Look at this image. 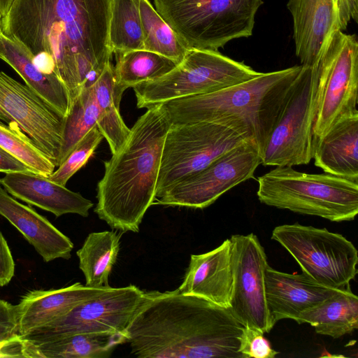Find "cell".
Listing matches in <instances>:
<instances>
[{
    "label": "cell",
    "instance_id": "cell-1",
    "mask_svg": "<svg viewBox=\"0 0 358 358\" xmlns=\"http://www.w3.org/2000/svg\"><path fill=\"white\" fill-rule=\"evenodd\" d=\"M112 1L13 0L1 32L21 44L41 71L57 76L72 103L111 62Z\"/></svg>",
    "mask_w": 358,
    "mask_h": 358
},
{
    "label": "cell",
    "instance_id": "cell-2",
    "mask_svg": "<svg viewBox=\"0 0 358 358\" xmlns=\"http://www.w3.org/2000/svg\"><path fill=\"white\" fill-rule=\"evenodd\" d=\"M243 327L229 308L204 298L178 289L144 292L127 343L140 358H243Z\"/></svg>",
    "mask_w": 358,
    "mask_h": 358
},
{
    "label": "cell",
    "instance_id": "cell-3",
    "mask_svg": "<svg viewBox=\"0 0 358 358\" xmlns=\"http://www.w3.org/2000/svg\"><path fill=\"white\" fill-rule=\"evenodd\" d=\"M171 125L163 104L147 108L130 129L123 146L104 162L94 212L112 229L139 231L156 199L162 149Z\"/></svg>",
    "mask_w": 358,
    "mask_h": 358
},
{
    "label": "cell",
    "instance_id": "cell-4",
    "mask_svg": "<svg viewBox=\"0 0 358 358\" xmlns=\"http://www.w3.org/2000/svg\"><path fill=\"white\" fill-rule=\"evenodd\" d=\"M303 65L261 73L215 92L162 103L171 124L220 123L247 135L262 152Z\"/></svg>",
    "mask_w": 358,
    "mask_h": 358
},
{
    "label": "cell",
    "instance_id": "cell-5",
    "mask_svg": "<svg viewBox=\"0 0 358 358\" xmlns=\"http://www.w3.org/2000/svg\"><path fill=\"white\" fill-rule=\"evenodd\" d=\"M257 182L258 199L266 206L338 222L353 220L358 213V179L285 166H275Z\"/></svg>",
    "mask_w": 358,
    "mask_h": 358
},
{
    "label": "cell",
    "instance_id": "cell-6",
    "mask_svg": "<svg viewBox=\"0 0 358 358\" xmlns=\"http://www.w3.org/2000/svg\"><path fill=\"white\" fill-rule=\"evenodd\" d=\"M155 10L188 48L217 50L252 34L262 0H154Z\"/></svg>",
    "mask_w": 358,
    "mask_h": 358
},
{
    "label": "cell",
    "instance_id": "cell-7",
    "mask_svg": "<svg viewBox=\"0 0 358 358\" xmlns=\"http://www.w3.org/2000/svg\"><path fill=\"white\" fill-rule=\"evenodd\" d=\"M261 73L218 50L190 48L171 71L133 89L137 107L148 108L171 100L220 90Z\"/></svg>",
    "mask_w": 358,
    "mask_h": 358
},
{
    "label": "cell",
    "instance_id": "cell-8",
    "mask_svg": "<svg viewBox=\"0 0 358 358\" xmlns=\"http://www.w3.org/2000/svg\"><path fill=\"white\" fill-rule=\"evenodd\" d=\"M250 139L240 131L215 122L171 124L164 142L156 199Z\"/></svg>",
    "mask_w": 358,
    "mask_h": 358
},
{
    "label": "cell",
    "instance_id": "cell-9",
    "mask_svg": "<svg viewBox=\"0 0 358 358\" xmlns=\"http://www.w3.org/2000/svg\"><path fill=\"white\" fill-rule=\"evenodd\" d=\"M313 143L334 124L358 114V42L338 31L316 65Z\"/></svg>",
    "mask_w": 358,
    "mask_h": 358
},
{
    "label": "cell",
    "instance_id": "cell-10",
    "mask_svg": "<svg viewBox=\"0 0 358 358\" xmlns=\"http://www.w3.org/2000/svg\"><path fill=\"white\" fill-rule=\"evenodd\" d=\"M271 239L292 255L303 273L325 286L344 288L357 273V250L340 234L294 223L275 227Z\"/></svg>",
    "mask_w": 358,
    "mask_h": 358
},
{
    "label": "cell",
    "instance_id": "cell-11",
    "mask_svg": "<svg viewBox=\"0 0 358 358\" xmlns=\"http://www.w3.org/2000/svg\"><path fill=\"white\" fill-rule=\"evenodd\" d=\"M316 83V66H303L261 152V164L294 166L313 159Z\"/></svg>",
    "mask_w": 358,
    "mask_h": 358
},
{
    "label": "cell",
    "instance_id": "cell-12",
    "mask_svg": "<svg viewBox=\"0 0 358 358\" xmlns=\"http://www.w3.org/2000/svg\"><path fill=\"white\" fill-rule=\"evenodd\" d=\"M259 164L261 155L257 143L247 140L172 186L154 204L205 208L227 191L253 178Z\"/></svg>",
    "mask_w": 358,
    "mask_h": 358
},
{
    "label": "cell",
    "instance_id": "cell-13",
    "mask_svg": "<svg viewBox=\"0 0 358 358\" xmlns=\"http://www.w3.org/2000/svg\"><path fill=\"white\" fill-rule=\"evenodd\" d=\"M143 294L144 291L134 285L110 287L49 324L17 336L24 341L38 343L76 334L111 332L128 336L127 328Z\"/></svg>",
    "mask_w": 358,
    "mask_h": 358
},
{
    "label": "cell",
    "instance_id": "cell-14",
    "mask_svg": "<svg viewBox=\"0 0 358 358\" xmlns=\"http://www.w3.org/2000/svg\"><path fill=\"white\" fill-rule=\"evenodd\" d=\"M230 240L234 281L229 310L243 326L268 333L275 322L266 299L264 248L253 233L233 235Z\"/></svg>",
    "mask_w": 358,
    "mask_h": 358
},
{
    "label": "cell",
    "instance_id": "cell-15",
    "mask_svg": "<svg viewBox=\"0 0 358 358\" xmlns=\"http://www.w3.org/2000/svg\"><path fill=\"white\" fill-rule=\"evenodd\" d=\"M0 122L19 128L56 167L65 117L3 71H0Z\"/></svg>",
    "mask_w": 358,
    "mask_h": 358
},
{
    "label": "cell",
    "instance_id": "cell-16",
    "mask_svg": "<svg viewBox=\"0 0 358 358\" xmlns=\"http://www.w3.org/2000/svg\"><path fill=\"white\" fill-rule=\"evenodd\" d=\"M295 52L301 64H317L336 32L358 20L357 0H289Z\"/></svg>",
    "mask_w": 358,
    "mask_h": 358
},
{
    "label": "cell",
    "instance_id": "cell-17",
    "mask_svg": "<svg viewBox=\"0 0 358 358\" xmlns=\"http://www.w3.org/2000/svg\"><path fill=\"white\" fill-rule=\"evenodd\" d=\"M265 294L268 310L276 323L283 319L296 321L305 310L341 291L322 285L304 273H287L266 266Z\"/></svg>",
    "mask_w": 358,
    "mask_h": 358
},
{
    "label": "cell",
    "instance_id": "cell-18",
    "mask_svg": "<svg viewBox=\"0 0 358 358\" xmlns=\"http://www.w3.org/2000/svg\"><path fill=\"white\" fill-rule=\"evenodd\" d=\"M0 185L13 197L50 212L56 217L73 213L84 217L94 203L80 193L33 171L7 173Z\"/></svg>",
    "mask_w": 358,
    "mask_h": 358
},
{
    "label": "cell",
    "instance_id": "cell-19",
    "mask_svg": "<svg viewBox=\"0 0 358 358\" xmlns=\"http://www.w3.org/2000/svg\"><path fill=\"white\" fill-rule=\"evenodd\" d=\"M233 281L231 242L228 238L213 250L192 255L183 281L177 289L229 308Z\"/></svg>",
    "mask_w": 358,
    "mask_h": 358
},
{
    "label": "cell",
    "instance_id": "cell-20",
    "mask_svg": "<svg viewBox=\"0 0 358 358\" xmlns=\"http://www.w3.org/2000/svg\"><path fill=\"white\" fill-rule=\"evenodd\" d=\"M109 287H92L76 282L60 289L27 292L16 305L17 335L24 336L49 324Z\"/></svg>",
    "mask_w": 358,
    "mask_h": 358
},
{
    "label": "cell",
    "instance_id": "cell-21",
    "mask_svg": "<svg viewBox=\"0 0 358 358\" xmlns=\"http://www.w3.org/2000/svg\"><path fill=\"white\" fill-rule=\"evenodd\" d=\"M0 215L13 225L45 262L70 259L73 243L46 217L17 201L0 185Z\"/></svg>",
    "mask_w": 358,
    "mask_h": 358
},
{
    "label": "cell",
    "instance_id": "cell-22",
    "mask_svg": "<svg viewBox=\"0 0 358 358\" xmlns=\"http://www.w3.org/2000/svg\"><path fill=\"white\" fill-rule=\"evenodd\" d=\"M313 159L324 173L358 179V114L339 120L314 141Z\"/></svg>",
    "mask_w": 358,
    "mask_h": 358
},
{
    "label": "cell",
    "instance_id": "cell-23",
    "mask_svg": "<svg viewBox=\"0 0 358 358\" xmlns=\"http://www.w3.org/2000/svg\"><path fill=\"white\" fill-rule=\"evenodd\" d=\"M17 337L21 357L27 358H108L128 341L127 335L111 332L76 334L38 343Z\"/></svg>",
    "mask_w": 358,
    "mask_h": 358
},
{
    "label": "cell",
    "instance_id": "cell-24",
    "mask_svg": "<svg viewBox=\"0 0 358 358\" xmlns=\"http://www.w3.org/2000/svg\"><path fill=\"white\" fill-rule=\"evenodd\" d=\"M0 59L11 66L25 84L52 108L66 117L71 106L68 89L54 74L39 70L31 55L18 42L0 33Z\"/></svg>",
    "mask_w": 358,
    "mask_h": 358
},
{
    "label": "cell",
    "instance_id": "cell-25",
    "mask_svg": "<svg viewBox=\"0 0 358 358\" xmlns=\"http://www.w3.org/2000/svg\"><path fill=\"white\" fill-rule=\"evenodd\" d=\"M295 322L309 324L319 334L340 338L358 327V297L348 285L320 303L301 312Z\"/></svg>",
    "mask_w": 358,
    "mask_h": 358
},
{
    "label": "cell",
    "instance_id": "cell-26",
    "mask_svg": "<svg viewBox=\"0 0 358 358\" xmlns=\"http://www.w3.org/2000/svg\"><path fill=\"white\" fill-rule=\"evenodd\" d=\"M121 234L114 231L90 233L76 252L85 285L109 287L108 280L120 250Z\"/></svg>",
    "mask_w": 358,
    "mask_h": 358
},
{
    "label": "cell",
    "instance_id": "cell-27",
    "mask_svg": "<svg viewBox=\"0 0 358 358\" xmlns=\"http://www.w3.org/2000/svg\"><path fill=\"white\" fill-rule=\"evenodd\" d=\"M115 83L114 66L110 62L92 85L98 108L96 126L107 141L112 154L123 146L131 131L120 115L121 100L115 96Z\"/></svg>",
    "mask_w": 358,
    "mask_h": 358
},
{
    "label": "cell",
    "instance_id": "cell-28",
    "mask_svg": "<svg viewBox=\"0 0 358 358\" xmlns=\"http://www.w3.org/2000/svg\"><path fill=\"white\" fill-rule=\"evenodd\" d=\"M115 55V92L120 100L127 89L161 78L178 64L166 57L145 50H130Z\"/></svg>",
    "mask_w": 358,
    "mask_h": 358
},
{
    "label": "cell",
    "instance_id": "cell-29",
    "mask_svg": "<svg viewBox=\"0 0 358 358\" xmlns=\"http://www.w3.org/2000/svg\"><path fill=\"white\" fill-rule=\"evenodd\" d=\"M144 50L179 64L188 48L148 0H138Z\"/></svg>",
    "mask_w": 358,
    "mask_h": 358
},
{
    "label": "cell",
    "instance_id": "cell-30",
    "mask_svg": "<svg viewBox=\"0 0 358 358\" xmlns=\"http://www.w3.org/2000/svg\"><path fill=\"white\" fill-rule=\"evenodd\" d=\"M113 53L144 50L138 0H113L108 26Z\"/></svg>",
    "mask_w": 358,
    "mask_h": 358
},
{
    "label": "cell",
    "instance_id": "cell-31",
    "mask_svg": "<svg viewBox=\"0 0 358 358\" xmlns=\"http://www.w3.org/2000/svg\"><path fill=\"white\" fill-rule=\"evenodd\" d=\"M98 108L92 85L82 88L65 117L62 146L56 168L67 157L81 139L95 126Z\"/></svg>",
    "mask_w": 358,
    "mask_h": 358
},
{
    "label": "cell",
    "instance_id": "cell-32",
    "mask_svg": "<svg viewBox=\"0 0 358 358\" xmlns=\"http://www.w3.org/2000/svg\"><path fill=\"white\" fill-rule=\"evenodd\" d=\"M0 147L28 166L48 177L55 170L53 162L17 127L0 122Z\"/></svg>",
    "mask_w": 358,
    "mask_h": 358
},
{
    "label": "cell",
    "instance_id": "cell-33",
    "mask_svg": "<svg viewBox=\"0 0 358 358\" xmlns=\"http://www.w3.org/2000/svg\"><path fill=\"white\" fill-rule=\"evenodd\" d=\"M103 138L97 126L94 127L48 176L49 179L66 186L68 180L88 162Z\"/></svg>",
    "mask_w": 358,
    "mask_h": 358
},
{
    "label": "cell",
    "instance_id": "cell-34",
    "mask_svg": "<svg viewBox=\"0 0 358 358\" xmlns=\"http://www.w3.org/2000/svg\"><path fill=\"white\" fill-rule=\"evenodd\" d=\"M264 334L258 329L244 326L238 338V352L243 358H274L279 353L272 349Z\"/></svg>",
    "mask_w": 358,
    "mask_h": 358
},
{
    "label": "cell",
    "instance_id": "cell-35",
    "mask_svg": "<svg viewBox=\"0 0 358 358\" xmlns=\"http://www.w3.org/2000/svg\"><path fill=\"white\" fill-rule=\"evenodd\" d=\"M17 335L16 305L0 299V341Z\"/></svg>",
    "mask_w": 358,
    "mask_h": 358
},
{
    "label": "cell",
    "instance_id": "cell-36",
    "mask_svg": "<svg viewBox=\"0 0 358 358\" xmlns=\"http://www.w3.org/2000/svg\"><path fill=\"white\" fill-rule=\"evenodd\" d=\"M15 273V262L9 246L0 231V287L8 285Z\"/></svg>",
    "mask_w": 358,
    "mask_h": 358
},
{
    "label": "cell",
    "instance_id": "cell-37",
    "mask_svg": "<svg viewBox=\"0 0 358 358\" xmlns=\"http://www.w3.org/2000/svg\"><path fill=\"white\" fill-rule=\"evenodd\" d=\"M31 171L23 162L0 147V172Z\"/></svg>",
    "mask_w": 358,
    "mask_h": 358
},
{
    "label": "cell",
    "instance_id": "cell-38",
    "mask_svg": "<svg viewBox=\"0 0 358 358\" xmlns=\"http://www.w3.org/2000/svg\"><path fill=\"white\" fill-rule=\"evenodd\" d=\"M13 0H0V14L1 18L8 13Z\"/></svg>",
    "mask_w": 358,
    "mask_h": 358
},
{
    "label": "cell",
    "instance_id": "cell-39",
    "mask_svg": "<svg viewBox=\"0 0 358 358\" xmlns=\"http://www.w3.org/2000/svg\"><path fill=\"white\" fill-rule=\"evenodd\" d=\"M1 14H0V33L1 32Z\"/></svg>",
    "mask_w": 358,
    "mask_h": 358
}]
</instances>
